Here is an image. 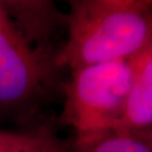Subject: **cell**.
I'll use <instances>...</instances> for the list:
<instances>
[{
  "label": "cell",
  "instance_id": "cell-1",
  "mask_svg": "<svg viewBox=\"0 0 152 152\" xmlns=\"http://www.w3.org/2000/svg\"><path fill=\"white\" fill-rule=\"evenodd\" d=\"M152 43V1L76 0L68 15V37L55 65L71 70L130 61Z\"/></svg>",
  "mask_w": 152,
  "mask_h": 152
},
{
  "label": "cell",
  "instance_id": "cell-2",
  "mask_svg": "<svg viewBox=\"0 0 152 152\" xmlns=\"http://www.w3.org/2000/svg\"><path fill=\"white\" fill-rule=\"evenodd\" d=\"M131 61L86 65L72 70L64 88L62 121L76 136L116 127L126 103Z\"/></svg>",
  "mask_w": 152,
  "mask_h": 152
},
{
  "label": "cell",
  "instance_id": "cell-3",
  "mask_svg": "<svg viewBox=\"0 0 152 152\" xmlns=\"http://www.w3.org/2000/svg\"><path fill=\"white\" fill-rule=\"evenodd\" d=\"M46 75L44 59L0 8V105L27 102L43 86Z\"/></svg>",
  "mask_w": 152,
  "mask_h": 152
},
{
  "label": "cell",
  "instance_id": "cell-4",
  "mask_svg": "<svg viewBox=\"0 0 152 152\" xmlns=\"http://www.w3.org/2000/svg\"><path fill=\"white\" fill-rule=\"evenodd\" d=\"M130 61V89L116 127L143 130L152 127V43Z\"/></svg>",
  "mask_w": 152,
  "mask_h": 152
},
{
  "label": "cell",
  "instance_id": "cell-5",
  "mask_svg": "<svg viewBox=\"0 0 152 152\" xmlns=\"http://www.w3.org/2000/svg\"><path fill=\"white\" fill-rule=\"evenodd\" d=\"M71 152H152V127L143 130L113 127L78 135Z\"/></svg>",
  "mask_w": 152,
  "mask_h": 152
},
{
  "label": "cell",
  "instance_id": "cell-6",
  "mask_svg": "<svg viewBox=\"0 0 152 152\" xmlns=\"http://www.w3.org/2000/svg\"><path fill=\"white\" fill-rule=\"evenodd\" d=\"M8 152H68L64 142L50 131L28 133L26 140Z\"/></svg>",
  "mask_w": 152,
  "mask_h": 152
},
{
  "label": "cell",
  "instance_id": "cell-7",
  "mask_svg": "<svg viewBox=\"0 0 152 152\" xmlns=\"http://www.w3.org/2000/svg\"><path fill=\"white\" fill-rule=\"evenodd\" d=\"M28 133H16L0 131V152H8L19 145L27 137Z\"/></svg>",
  "mask_w": 152,
  "mask_h": 152
}]
</instances>
